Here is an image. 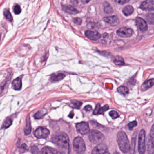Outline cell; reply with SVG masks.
Wrapping results in <instances>:
<instances>
[{
  "mask_svg": "<svg viewBox=\"0 0 154 154\" xmlns=\"http://www.w3.org/2000/svg\"><path fill=\"white\" fill-rule=\"evenodd\" d=\"M52 141L58 147L68 150L69 149V138L64 132L55 134L52 138Z\"/></svg>",
  "mask_w": 154,
  "mask_h": 154,
  "instance_id": "1",
  "label": "cell"
},
{
  "mask_svg": "<svg viewBox=\"0 0 154 154\" xmlns=\"http://www.w3.org/2000/svg\"><path fill=\"white\" fill-rule=\"evenodd\" d=\"M117 140L121 151L123 153H128L130 150V145L126 134L122 131L119 132L117 136Z\"/></svg>",
  "mask_w": 154,
  "mask_h": 154,
  "instance_id": "2",
  "label": "cell"
},
{
  "mask_svg": "<svg viewBox=\"0 0 154 154\" xmlns=\"http://www.w3.org/2000/svg\"><path fill=\"white\" fill-rule=\"evenodd\" d=\"M73 146L74 150L78 154H83L86 151V144L81 137H77L74 139Z\"/></svg>",
  "mask_w": 154,
  "mask_h": 154,
  "instance_id": "3",
  "label": "cell"
},
{
  "mask_svg": "<svg viewBox=\"0 0 154 154\" xmlns=\"http://www.w3.org/2000/svg\"><path fill=\"white\" fill-rule=\"evenodd\" d=\"M90 141L94 144L101 143L105 139L104 135L99 131L96 130H92L89 133Z\"/></svg>",
  "mask_w": 154,
  "mask_h": 154,
  "instance_id": "4",
  "label": "cell"
},
{
  "mask_svg": "<svg viewBox=\"0 0 154 154\" xmlns=\"http://www.w3.org/2000/svg\"><path fill=\"white\" fill-rule=\"evenodd\" d=\"M138 151L140 154H144L146 151V132L142 129L139 133L138 141Z\"/></svg>",
  "mask_w": 154,
  "mask_h": 154,
  "instance_id": "5",
  "label": "cell"
},
{
  "mask_svg": "<svg viewBox=\"0 0 154 154\" xmlns=\"http://www.w3.org/2000/svg\"><path fill=\"white\" fill-rule=\"evenodd\" d=\"M91 154H110L108 147L104 143H99L92 151Z\"/></svg>",
  "mask_w": 154,
  "mask_h": 154,
  "instance_id": "6",
  "label": "cell"
},
{
  "mask_svg": "<svg viewBox=\"0 0 154 154\" xmlns=\"http://www.w3.org/2000/svg\"><path fill=\"white\" fill-rule=\"evenodd\" d=\"M76 128L77 131L82 135H86L90 132L89 124L86 122H82L77 124Z\"/></svg>",
  "mask_w": 154,
  "mask_h": 154,
  "instance_id": "7",
  "label": "cell"
},
{
  "mask_svg": "<svg viewBox=\"0 0 154 154\" xmlns=\"http://www.w3.org/2000/svg\"><path fill=\"white\" fill-rule=\"evenodd\" d=\"M50 134L49 130L43 127H40L34 132V135L38 139L45 138L48 137Z\"/></svg>",
  "mask_w": 154,
  "mask_h": 154,
  "instance_id": "8",
  "label": "cell"
},
{
  "mask_svg": "<svg viewBox=\"0 0 154 154\" xmlns=\"http://www.w3.org/2000/svg\"><path fill=\"white\" fill-rule=\"evenodd\" d=\"M133 30L131 28L127 27L121 28L117 31L118 36L122 38H129L133 35Z\"/></svg>",
  "mask_w": 154,
  "mask_h": 154,
  "instance_id": "9",
  "label": "cell"
},
{
  "mask_svg": "<svg viewBox=\"0 0 154 154\" xmlns=\"http://www.w3.org/2000/svg\"><path fill=\"white\" fill-rule=\"evenodd\" d=\"M85 35L90 39L94 41L99 40L101 37L100 34L97 31L87 30L85 32Z\"/></svg>",
  "mask_w": 154,
  "mask_h": 154,
  "instance_id": "10",
  "label": "cell"
},
{
  "mask_svg": "<svg viewBox=\"0 0 154 154\" xmlns=\"http://www.w3.org/2000/svg\"><path fill=\"white\" fill-rule=\"evenodd\" d=\"M140 8L143 10H153L154 8V1L153 0H151L144 1L142 3Z\"/></svg>",
  "mask_w": 154,
  "mask_h": 154,
  "instance_id": "11",
  "label": "cell"
},
{
  "mask_svg": "<svg viewBox=\"0 0 154 154\" xmlns=\"http://www.w3.org/2000/svg\"><path fill=\"white\" fill-rule=\"evenodd\" d=\"M136 23L139 30L144 32L148 30V26L146 21L142 18L138 17L136 19Z\"/></svg>",
  "mask_w": 154,
  "mask_h": 154,
  "instance_id": "12",
  "label": "cell"
},
{
  "mask_svg": "<svg viewBox=\"0 0 154 154\" xmlns=\"http://www.w3.org/2000/svg\"><path fill=\"white\" fill-rule=\"evenodd\" d=\"M41 152L43 154H64L61 151L49 147H44L42 148Z\"/></svg>",
  "mask_w": 154,
  "mask_h": 154,
  "instance_id": "13",
  "label": "cell"
},
{
  "mask_svg": "<svg viewBox=\"0 0 154 154\" xmlns=\"http://www.w3.org/2000/svg\"><path fill=\"white\" fill-rule=\"evenodd\" d=\"M12 88L15 90H19L22 88V80L20 77L15 79L12 83Z\"/></svg>",
  "mask_w": 154,
  "mask_h": 154,
  "instance_id": "14",
  "label": "cell"
},
{
  "mask_svg": "<svg viewBox=\"0 0 154 154\" xmlns=\"http://www.w3.org/2000/svg\"><path fill=\"white\" fill-rule=\"evenodd\" d=\"M104 21L106 23L111 24V25H116L118 22V18L116 15L108 16V17H104Z\"/></svg>",
  "mask_w": 154,
  "mask_h": 154,
  "instance_id": "15",
  "label": "cell"
},
{
  "mask_svg": "<svg viewBox=\"0 0 154 154\" xmlns=\"http://www.w3.org/2000/svg\"><path fill=\"white\" fill-rule=\"evenodd\" d=\"M154 80L153 79H151L148 81H146L142 85V86H141L142 90V91L147 90L151 87L154 85Z\"/></svg>",
  "mask_w": 154,
  "mask_h": 154,
  "instance_id": "16",
  "label": "cell"
},
{
  "mask_svg": "<svg viewBox=\"0 0 154 154\" xmlns=\"http://www.w3.org/2000/svg\"><path fill=\"white\" fill-rule=\"evenodd\" d=\"M62 10L65 11L66 12L70 14H76L79 12V11L76 8L70 5L63 6Z\"/></svg>",
  "mask_w": 154,
  "mask_h": 154,
  "instance_id": "17",
  "label": "cell"
},
{
  "mask_svg": "<svg viewBox=\"0 0 154 154\" xmlns=\"http://www.w3.org/2000/svg\"><path fill=\"white\" fill-rule=\"evenodd\" d=\"M31 131V125L30 118V116L28 115L26 119V127L24 130L25 135L26 136L29 135L30 134Z\"/></svg>",
  "mask_w": 154,
  "mask_h": 154,
  "instance_id": "18",
  "label": "cell"
},
{
  "mask_svg": "<svg viewBox=\"0 0 154 154\" xmlns=\"http://www.w3.org/2000/svg\"><path fill=\"white\" fill-rule=\"evenodd\" d=\"M153 140L149 135L147 140V152L148 154H153L154 153V145H153Z\"/></svg>",
  "mask_w": 154,
  "mask_h": 154,
  "instance_id": "19",
  "label": "cell"
},
{
  "mask_svg": "<svg viewBox=\"0 0 154 154\" xmlns=\"http://www.w3.org/2000/svg\"><path fill=\"white\" fill-rule=\"evenodd\" d=\"M134 11L133 7L131 5L126 6L122 10V12L125 16H129L133 13Z\"/></svg>",
  "mask_w": 154,
  "mask_h": 154,
  "instance_id": "20",
  "label": "cell"
},
{
  "mask_svg": "<svg viewBox=\"0 0 154 154\" xmlns=\"http://www.w3.org/2000/svg\"><path fill=\"white\" fill-rule=\"evenodd\" d=\"M117 90L118 93L124 95H127L129 93L128 89L127 88V87L124 86H121L117 88Z\"/></svg>",
  "mask_w": 154,
  "mask_h": 154,
  "instance_id": "21",
  "label": "cell"
},
{
  "mask_svg": "<svg viewBox=\"0 0 154 154\" xmlns=\"http://www.w3.org/2000/svg\"><path fill=\"white\" fill-rule=\"evenodd\" d=\"M104 10L106 13L110 14L112 13L113 12V9L112 7L108 2H104Z\"/></svg>",
  "mask_w": 154,
  "mask_h": 154,
  "instance_id": "22",
  "label": "cell"
},
{
  "mask_svg": "<svg viewBox=\"0 0 154 154\" xmlns=\"http://www.w3.org/2000/svg\"><path fill=\"white\" fill-rule=\"evenodd\" d=\"M65 77V75L64 74H58L57 75L52 76L51 78V81L53 82H57L61 81Z\"/></svg>",
  "mask_w": 154,
  "mask_h": 154,
  "instance_id": "23",
  "label": "cell"
},
{
  "mask_svg": "<svg viewBox=\"0 0 154 154\" xmlns=\"http://www.w3.org/2000/svg\"><path fill=\"white\" fill-rule=\"evenodd\" d=\"M114 63L115 64L118 66H123L125 64L124 59L119 56L116 57L114 60Z\"/></svg>",
  "mask_w": 154,
  "mask_h": 154,
  "instance_id": "24",
  "label": "cell"
},
{
  "mask_svg": "<svg viewBox=\"0 0 154 154\" xmlns=\"http://www.w3.org/2000/svg\"><path fill=\"white\" fill-rule=\"evenodd\" d=\"M82 105V103L81 101L74 100L71 102L70 106L73 108L79 109Z\"/></svg>",
  "mask_w": 154,
  "mask_h": 154,
  "instance_id": "25",
  "label": "cell"
},
{
  "mask_svg": "<svg viewBox=\"0 0 154 154\" xmlns=\"http://www.w3.org/2000/svg\"><path fill=\"white\" fill-rule=\"evenodd\" d=\"M12 121L10 118L8 117V118H6L3 122L2 128L6 129L9 128L11 125L12 124Z\"/></svg>",
  "mask_w": 154,
  "mask_h": 154,
  "instance_id": "26",
  "label": "cell"
},
{
  "mask_svg": "<svg viewBox=\"0 0 154 154\" xmlns=\"http://www.w3.org/2000/svg\"><path fill=\"white\" fill-rule=\"evenodd\" d=\"M3 14L4 17L6 18V19H8L10 22H12L13 21L12 16L9 10L7 9H5L3 11Z\"/></svg>",
  "mask_w": 154,
  "mask_h": 154,
  "instance_id": "27",
  "label": "cell"
},
{
  "mask_svg": "<svg viewBox=\"0 0 154 154\" xmlns=\"http://www.w3.org/2000/svg\"><path fill=\"white\" fill-rule=\"evenodd\" d=\"M11 77H12V76H11V75H10V76H8V77H7V78L2 83L1 86H0V88L1 89V91H2V90L4 89L6 86L7 85V83H8L9 81H10Z\"/></svg>",
  "mask_w": 154,
  "mask_h": 154,
  "instance_id": "28",
  "label": "cell"
},
{
  "mask_svg": "<svg viewBox=\"0 0 154 154\" xmlns=\"http://www.w3.org/2000/svg\"><path fill=\"white\" fill-rule=\"evenodd\" d=\"M45 113H45L43 111H39L35 113L34 115V117L36 119H39L42 118L44 115H45Z\"/></svg>",
  "mask_w": 154,
  "mask_h": 154,
  "instance_id": "29",
  "label": "cell"
},
{
  "mask_svg": "<svg viewBox=\"0 0 154 154\" xmlns=\"http://www.w3.org/2000/svg\"><path fill=\"white\" fill-rule=\"evenodd\" d=\"M109 109V106L107 104L104 105L103 107L100 108L99 109V114H103L105 112L107 111Z\"/></svg>",
  "mask_w": 154,
  "mask_h": 154,
  "instance_id": "30",
  "label": "cell"
},
{
  "mask_svg": "<svg viewBox=\"0 0 154 154\" xmlns=\"http://www.w3.org/2000/svg\"><path fill=\"white\" fill-rule=\"evenodd\" d=\"M137 122L136 121H134L129 122L128 124L129 129L132 130L134 127L137 126Z\"/></svg>",
  "mask_w": 154,
  "mask_h": 154,
  "instance_id": "31",
  "label": "cell"
},
{
  "mask_svg": "<svg viewBox=\"0 0 154 154\" xmlns=\"http://www.w3.org/2000/svg\"><path fill=\"white\" fill-rule=\"evenodd\" d=\"M14 11L15 14L16 15H19L21 13V9L20 6L18 5H15L14 8Z\"/></svg>",
  "mask_w": 154,
  "mask_h": 154,
  "instance_id": "32",
  "label": "cell"
},
{
  "mask_svg": "<svg viewBox=\"0 0 154 154\" xmlns=\"http://www.w3.org/2000/svg\"><path fill=\"white\" fill-rule=\"evenodd\" d=\"M109 115L113 119L117 118L119 117V115H118V113L116 111H110L109 112Z\"/></svg>",
  "mask_w": 154,
  "mask_h": 154,
  "instance_id": "33",
  "label": "cell"
},
{
  "mask_svg": "<svg viewBox=\"0 0 154 154\" xmlns=\"http://www.w3.org/2000/svg\"><path fill=\"white\" fill-rule=\"evenodd\" d=\"M73 22L75 24L77 25H81L82 23L81 19L79 17L74 18L73 19Z\"/></svg>",
  "mask_w": 154,
  "mask_h": 154,
  "instance_id": "34",
  "label": "cell"
},
{
  "mask_svg": "<svg viewBox=\"0 0 154 154\" xmlns=\"http://www.w3.org/2000/svg\"><path fill=\"white\" fill-rule=\"evenodd\" d=\"M132 146H133V148H132V154H135V146H136V138L134 137L133 138H132Z\"/></svg>",
  "mask_w": 154,
  "mask_h": 154,
  "instance_id": "35",
  "label": "cell"
},
{
  "mask_svg": "<svg viewBox=\"0 0 154 154\" xmlns=\"http://www.w3.org/2000/svg\"><path fill=\"white\" fill-rule=\"evenodd\" d=\"M100 104H98L96 105V107H95V109L94 110V112H93V114L94 115H97V114H99V109L100 108Z\"/></svg>",
  "mask_w": 154,
  "mask_h": 154,
  "instance_id": "36",
  "label": "cell"
},
{
  "mask_svg": "<svg viewBox=\"0 0 154 154\" xmlns=\"http://www.w3.org/2000/svg\"><path fill=\"white\" fill-rule=\"evenodd\" d=\"M149 135L152 139H154V125H153L152 126L151 130V134Z\"/></svg>",
  "mask_w": 154,
  "mask_h": 154,
  "instance_id": "37",
  "label": "cell"
},
{
  "mask_svg": "<svg viewBox=\"0 0 154 154\" xmlns=\"http://www.w3.org/2000/svg\"><path fill=\"white\" fill-rule=\"evenodd\" d=\"M92 107L90 105H88L85 106V109L86 111H90L92 110Z\"/></svg>",
  "mask_w": 154,
  "mask_h": 154,
  "instance_id": "38",
  "label": "cell"
},
{
  "mask_svg": "<svg viewBox=\"0 0 154 154\" xmlns=\"http://www.w3.org/2000/svg\"><path fill=\"white\" fill-rule=\"evenodd\" d=\"M129 1H116L119 4L124 5L125 3H128Z\"/></svg>",
  "mask_w": 154,
  "mask_h": 154,
  "instance_id": "39",
  "label": "cell"
},
{
  "mask_svg": "<svg viewBox=\"0 0 154 154\" xmlns=\"http://www.w3.org/2000/svg\"><path fill=\"white\" fill-rule=\"evenodd\" d=\"M90 1H82V2H84V3H88V2H90Z\"/></svg>",
  "mask_w": 154,
  "mask_h": 154,
  "instance_id": "40",
  "label": "cell"
},
{
  "mask_svg": "<svg viewBox=\"0 0 154 154\" xmlns=\"http://www.w3.org/2000/svg\"><path fill=\"white\" fill-rule=\"evenodd\" d=\"M113 154H120V153H118V152H114V153H113Z\"/></svg>",
  "mask_w": 154,
  "mask_h": 154,
  "instance_id": "41",
  "label": "cell"
},
{
  "mask_svg": "<svg viewBox=\"0 0 154 154\" xmlns=\"http://www.w3.org/2000/svg\"><path fill=\"white\" fill-rule=\"evenodd\" d=\"M1 35H0V40H1Z\"/></svg>",
  "mask_w": 154,
  "mask_h": 154,
  "instance_id": "42",
  "label": "cell"
}]
</instances>
